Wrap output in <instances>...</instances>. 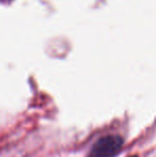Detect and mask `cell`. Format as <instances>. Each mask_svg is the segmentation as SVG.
<instances>
[{"instance_id":"7a4b0ae2","label":"cell","mask_w":156,"mask_h":157,"mask_svg":"<svg viewBox=\"0 0 156 157\" xmlns=\"http://www.w3.org/2000/svg\"><path fill=\"white\" fill-rule=\"evenodd\" d=\"M131 157H137V156H131Z\"/></svg>"},{"instance_id":"6da1fadb","label":"cell","mask_w":156,"mask_h":157,"mask_svg":"<svg viewBox=\"0 0 156 157\" xmlns=\"http://www.w3.org/2000/svg\"><path fill=\"white\" fill-rule=\"evenodd\" d=\"M124 145V139L119 135H106L100 138L90 150L88 157H115Z\"/></svg>"}]
</instances>
